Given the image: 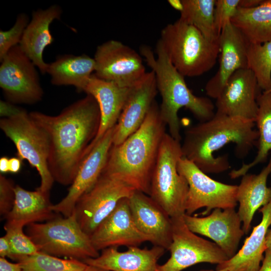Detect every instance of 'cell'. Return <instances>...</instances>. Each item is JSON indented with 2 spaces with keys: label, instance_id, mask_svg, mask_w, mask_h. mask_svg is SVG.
Here are the masks:
<instances>
[{
  "label": "cell",
  "instance_id": "1",
  "mask_svg": "<svg viewBox=\"0 0 271 271\" xmlns=\"http://www.w3.org/2000/svg\"><path fill=\"white\" fill-rule=\"evenodd\" d=\"M49 144L48 166L55 181L71 185L100 123L99 105L90 95L65 107L57 115L32 111Z\"/></svg>",
  "mask_w": 271,
  "mask_h": 271
},
{
  "label": "cell",
  "instance_id": "2",
  "mask_svg": "<svg viewBox=\"0 0 271 271\" xmlns=\"http://www.w3.org/2000/svg\"><path fill=\"white\" fill-rule=\"evenodd\" d=\"M253 120L215 112L210 119L199 122L184 132L183 157L206 174H219L228 170V155L214 156L225 145L235 144V155L243 158L257 144L258 132Z\"/></svg>",
  "mask_w": 271,
  "mask_h": 271
},
{
  "label": "cell",
  "instance_id": "3",
  "mask_svg": "<svg viewBox=\"0 0 271 271\" xmlns=\"http://www.w3.org/2000/svg\"><path fill=\"white\" fill-rule=\"evenodd\" d=\"M166 127L155 101L141 127L121 144L112 145L102 172L149 196Z\"/></svg>",
  "mask_w": 271,
  "mask_h": 271
},
{
  "label": "cell",
  "instance_id": "4",
  "mask_svg": "<svg viewBox=\"0 0 271 271\" xmlns=\"http://www.w3.org/2000/svg\"><path fill=\"white\" fill-rule=\"evenodd\" d=\"M156 52V57L150 47L142 46L140 48L141 54L155 74L158 90L162 97L160 106L161 118L168 126L170 136L180 142L179 110L185 107L199 122H203L214 115V105L209 98L197 96L192 93L184 76L172 64L160 40Z\"/></svg>",
  "mask_w": 271,
  "mask_h": 271
},
{
  "label": "cell",
  "instance_id": "5",
  "mask_svg": "<svg viewBox=\"0 0 271 271\" xmlns=\"http://www.w3.org/2000/svg\"><path fill=\"white\" fill-rule=\"evenodd\" d=\"M159 40L172 64L184 77L209 71L220 53L219 42L208 41L196 28L179 19L163 29Z\"/></svg>",
  "mask_w": 271,
  "mask_h": 271
},
{
  "label": "cell",
  "instance_id": "6",
  "mask_svg": "<svg viewBox=\"0 0 271 271\" xmlns=\"http://www.w3.org/2000/svg\"><path fill=\"white\" fill-rule=\"evenodd\" d=\"M183 156L180 142L166 132L152 174L149 196L171 218L183 216L186 212L189 186L177 170Z\"/></svg>",
  "mask_w": 271,
  "mask_h": 271
},
{
  "label": "cell",
  "instance_id": "7",
  "mask_svg": "<svg viewBox=\"0 0 271 271\" xmlns=\"http://www.w3.org/2000/svg\"><path fill=\"white\" fill-rule=\"evenodd\" d=\"M26 233L39 251L51 255L83 261L100 255L90 236L82 229L74 212L67 217L29 224Z\"/></svg>",
  "mask_w": 271,
  "mask_h": 271
},
{
  "label": "cell",
  "instance_id": "8",
  "mask_svg": "<svg viewBox=\"0 0 271 271\" xmlns=\"http://www.w3.org/2000/svg\"><path fill=\"white\" fill-rule=\"evenodd\" d=\"M0 128L15 145L17 157L27 160L38 171L41 178L38 188L50 192L55 181L49 169V144L44 131L24 109L12 116L1 118Z\"/></svg>",
  "mask_w": 271,
  "mask_h": 271
},
{
  "label": "cell",
  "instance_id": "9",
  "mask_svg": "<svg viewBox=\"0 0 271 271\" xmlns=\"http://www.w3.org/2000/svg\"><path fill=\"white\" fill-rule=\"evenodd\" d=\"M177 170L189 186L185 204L187 215H192L203 207L206 208L202 213L205 215L216 208L225 209L237 206L238 185L225 184L211 178L183 156L178 162Z\"/></svg>",
  "mask_w": 271,
  "mask_h": 271
},
{
  "label": "cell",
  "instance_id": "10",
  "mask_svg": "<svg viewBox=\"0 0 271 271\" xmlns=\"http://www.w3.org/2000/svg\"><path fill=\"white\" fill-rule=\"evenodd\" d=\"M135 191L121 180L102 172L76 204L74 212L83 231L90 236L118 202L129 198Z\"/></svg>",
  "mask_w": 271,
  "mask_h": 271
},
{
  "label": "cell",
  "instance_id": "11",
  "mask_svg": "<svg viewBox=\"0 0 271 271\" xmlns=\"http://www.w3.org/2000/svg\"><path fill=\"white\" fill-rule=\"evenodd\" d=\"M0 87L7 101L15 104H32L41 101L44 91L39 74L19 45L0 61Z\"/></svg>",
  "mask_w": 271,
  "mask_h": 271
},
{
  "label": "cell",
  "instance_id": "12",
  "mask_svg": "<svg viewBox=\"0 0 271 271\" xmlns=\"http://www.w3.org/2000/svg\"><path fill=\"white\" fill-rule=\"evenodd\" d=\"M171 219L172 242L169 249L171 255L165 263L159 265V271H182L199 263L218 264L229 259L215 242L192 232L183 216Z\"/></svg>",
  "mask_w": 271,
  "mask_h": 271
},
{
  "label": "cell",
  "instance_id": "13",
  "mask_svg": "<svg viewBox=\"0 0 271 271\" xmlns=\"http://www.w3.org/2000/svg\"><path fill=\"white\" fill-rule=\"evenodd\" d=\"M94 74L98 78L130 87L146 73L141 56L120 41L111 40L97 46Z\"/></svg>",
  "mask_w": 271,
  "mask_h": 271
},
{
  "label": "cell",
  "instance_id": "14",
  "mask_svg": "<svg viewBox=\"0 0 271 271\" xmlns=\"http://www.w3.org/2000/svg\"><path fill=\"white\" fill-rule=\"evenodd\" d=\"M114 126L104 134L85 157L67 195L59 202L53 205L54 212L65 217L70 216L79 199L96 182L104 170L113 145Z\"/></svg>",
  "mask_w": 271,
  "mask_h": 271
},
{
  "label": "cell",
  "instance_id": "15",
  "mask_svg": "<svg viewBox=\"0 0 271 271\" xmlns=\"http://www.w3.org/2000/svg\"><path fill=\"white\" fill-rule=\"evenodd\" d=\"M183 219L192 232L213 240L229 259L237 252L240 241L245 233L235 208H216L209 215L202 217L185 214Z\"/></svg>",
  "mask_w": 271,
  "mask_h": 271
},
{
  "label": "cell",
  "instance_id": "16",
  "mask_svg": "<svg viewBox=\"0 0 271 271\" xmlns=\"http://www.w3.org/2000/svg\"><path fill=\"white\" fill-rule=\"evenodd\" d=\"M260 88L248 68L237 70L228 79L216 99V112L255 121Z\"/></svg>",
  "mask_w": 271,
  "mask_h": 271
},
{
  "label": "cell",
  "instance_id": "17",
  "mask_svg": "<svg viewBox=\"0 0 271 271\" xmlns=\"http://www.w3.org/2000/svg\"><path fill=\"white\" fill-rule=\"evenodd\" d=\"M94 247L102 250L120 246H139L149 238L137 228L133 219L128 198L121 199L111 213L90 236Z\"/></svg>",
  "mask_w": 271,
  "mask_h": 271
},
{
  "label": "cell",
  "instance_id": "18",
  "mask_svg": "<svg viewBox=\"0 0 271 271\" xmlns=\"http://www.w3.org/2000/svg\"><path fill=\"white\" fill-rule=\"evenodd\" d=\"M154 72H146L131 86L116 125L113 145H117L136 132L143 123L158 93Z\"/></svg>",
  "mask_w": 271,
  "mask_h": 271
},
{
  "label": "cell",
  "instance_id": "19",
  "mask_svg": "<svg viewBox=\"0 0 271 271\" xmlns=\"http://www.w3.org/2000/svg\"><path fill=\"white\" fill-rule=\"evenodd\" d=\"M219 42V68L205 87L206 94L215 99L233 73L238 70L247 68V51L249 44L231 22L222 29Z\"/></svg>",
  "mask_w": 271,
  "mask_h": 271
},
{
  "label": "cell",
  "instance_id": "20",
  "mask_svg": "<svg viewBox=\"0 0 271 271\" xmlns=\"http://www.w3.org/2000/svg\"><path fill=\"white\" fill-rule=\"evenodd\" d=\"M130 212L139 230L153 246L169 250L172 242L171 218L150 196L135 191L128 198Z\"/></svg>",
  "mask_w": 271,
  "mask_h": 271
},
{
  "label": "cell",
  "instance_id": "21",
  "mask_svg": "<svg viewBox=\"0 0 271 271\" xmlns=\"http://www.w3.org/2000/svg\"><path fill=\"white\" fill-rule=\"evenodd\" d=\"M127 248L126 251H120L117 247H108L103 249L98 257L83 262L107 271H159L158 261L165 249L158 246L150 249L139 246Z\"/></svg>",
  "mask_w": 271,
  "mask_h": 271
},
{
  "label": "cell",
  "instance_id": "22",
  "mask_svg": "<svg viewBox=\"0 0 271 271\" xmlns=\"http://www.w3.org/2000/svg\"><path fill=\"white\" fill-rule=\"evenodd\" d=\"M130 88L99 79L94 74L91 76L83 92L96 100L100 112V123L97 134L90 145L86 155L104 134L116 125Z\"/></svg>",
  "mask_w": 271,
  "mask_h": 271
},
{
  "label": "cell",
  "instance_id": "23",
  "mask_svg": "<svg viewBox=\"0 0 271 271\" xmlns=\"http://www.w3.org/2000/svg\"><path fill=\"white\" fill-rule=\"evenodd\" d=\"M61 14V8L57 5L34 11L19 44L23 52L43 74L46 73L48 64L43 59L44 51L54 41L50 25L54 20L59 19Z\"/></svg>",
  "mask_w": 271,
  "mask_h": 271
},
{
  "label": "cell",
  "instance_id": "24",
  "mask_svg": "<svg viewBox=\"0 0 271 271\" xmlns=\"http://www.w3.org/2000/svg\"><path fill=\"white\" fill-rule=\"evenodd\" d=\"M262 214L260 222L245 240L241 248L236 254L217 265L216 270L226 269L228 271H257L263 259V253L266 249V236L271 225V199L258 209Z\"/></svg>",
  "mask_w": 271,
  "mask_h": 271
},
{
  "label": "cell",
  "instance_id": "25",
  "mask_svg": "<svg viewBox=\"0 0 271 271\" xmlns=\"http://www.w3.org/2000/svg\"><path fill=\"white\" fill-rule=\"evenodd\" d=\"M270 171L271 156L266 166L258 174H245L242 176L238 185L236 199L239 208L237 213L245 234L250 230L255 212L271 199V187H268L266 185Z\"/></svg>",
  "mask_w": 271,
  "mask_h": 271
},
{
  "label": "cell",
  "instance_id": "26",
  "mask_svg": "<svg viewBox=\"0 0 271 271\" xmlns=\"http://www.w3.org/2000/svg\"><path fill=\"white\" fill-rule=\"evenodd\" d=\"M15 199L11 211L5 216L7 222L22 225L48 221L58 217L52 209L50 192L38 188L28 191L17 185L15 188Z\"/></svg>",
  "mask_w": 271,
  "mask_h": 271
},
{
  "label": "cell",
  "instance_id": "27",
  "mask_svg": "<svg viewBox=\"0 0 271 271\" xmlns=\"http://www.w3.org/2000/svg\"><path fill=\"white\" fill-rule=\"evenodd\" d=\"M95 68L94 58L86 54H65L48 64L46 73L50 76L52 84L71 85L83 92Z\"/></svg>",
  "mask_w": 271,
  "mask_h": 271
},
{
  "label": "cell",
  "instance_id": "28",
  "mask_svg": "<svg viewBox=\"0 0 271 271\" xmlns=\"http://www.w3.org/2000/svg\"><path fill=\"white\" fill-rule=\"evenodd\" d=\"M231 22L249 43L271 41V0L253 8L239 7Z\"/></svg>",
  "mask_w": 271,
  "mask_h": 271
},
{
  "label": "cell",
  "instance_id": "29",
  "mask_svg": "<svg viewBox=\"0 0 271 271\" xmlns=\"http://www.w3.org/2000/svg\"><path fill=\"white\" fill-rule=\"evenodd\" d=\"M257 104L255 119L258 132L256 155L252 162L244 163L239 168L232 170L229 173L231 179L243 176L255 166L265 162L271 151V92L263 91L261 93L257 98Z\"/></svg>",
  "mask_w": 271,
  "mask_h": 271
},
{
  "label": "cell",
  "instance_id": "30",
  "mask_svg": "<svg viewBox=\"0 0 271 271\" xmlns=\"http://www.w3.org/2000/svg\"><path fill=\"white\" fill-rule=\"evenodd\" d=\"M183 10L179 18L196 28L211 42H218L219 36L214 27L216 0H182Z\"/></svg>",
  "mask_w": 271,
  "mask_h": 271
},
{
  "label": "cell",
  "instance_id": "31",
  "mask_svg": "<svg viewBox=\"0 0 271 271\" xmlns=\"http://www.w3.org/2000/svg\"><path fill=\"white\" fill-rule=\"evenodd\" d=\"M247 64L260 89L268 91L271 88V41L263 44L249 43Z\"/></svg>",
  "mask_w": 271,
  "mask_h": 271
},
{
  "label": "cell",
  "instance_id": "32",
  "mask_svg": "<svg viewBox=\"0 0 271 271\" xmlns=\"http://www.w3.org/2000/svg\"><path fill=\"white\" fill-rule=\"evenodd\" d=\"M22 271H83L87 264L82 261L63 259L41 251L21 259Z\"/></svg>",
  "mask_w": 271,
  "mask_h": 271
},
{
  "label": "cell",
  "instance_id": "33",
  "mask_svg": "<svg viewBox=\"0 0 271 271\" xmlns=\"http://www.w3.org/2000/svg\"><path fill=\"white\" fill-rule=\"evenodd\" d=\"M22 225L6 222L5 235L8 238L13 253V260L18 262L21 259L39 251L38 248L23 231Z\"/></svg>",
  "mask_w": 271,
  "mask_h": 271
},
{
  "label": "cell",
  "instance_id": "34",
  "mask_svg": "<svg viewBox=\"0 0 271 271\" xmlns=\"http://www.w3.org/2000/svg\"><path fill=\"white\" fill-rule=\"evenodd\" d=\"M30 21L25 13L19 14L14 25L8 30L0 31V61L14 47L19 45Z\"/></svg>",
  "mask_w": 271,
  "mask_h": 271
},
{
  "label": "cell",
  "instance_id": "35",
  "mask_svg": "<svg viewBox=\"0 0 271 271\" xmlns=\"http://www.w3.org/2000/svg\"><path fill=\"white\" fill-rule=\"evenodd\" d=\"M240 0H216L214 11L215 30L220 36L224 26L231 22L235 16Z\"/></svg>",
  "mask_w": 271,
  "mask_h": 271
},
{
  "label": "cell",
  "instance_id": "36",
  "mask_svg": "<svg viewBox=\"0 0 271 271\" xmlns=\"http://www.w3.org/2000/svg\"><path fill=\"white\" fill-rule=\"evenodd\" d=\"M13 181L0 175V213L5 217L12 210L15 199Z\"/></svg>",
  "mask_w": 271,
  "mask_h": 271
},
{
  "label": "cell",
  "instance_id": "37",
  "mask_svg": "<svg viewBox=\"0 0 271 271\" xmlns=\"http://www.w3.org/2000/svg\"><path fill=\"white\" fill-rule=\"evenodd\" d=\"M23 109L7 100H0V116L2 118L12 116Z\"/></svg>",
  "mask_w": 271,
  "mask_h": 271
},
{
  "label": "cell",
  "instance_id": "38",
  "mask_svg": "<svg viewBox=\"0 0 271 271\" xmlns=\"http://www.w3.org/2000/svg\"><path fill=\"white\" fill-rule=\"evenodd\" d=\"M0 256L2 257H6L12 259L13 253L10 242L4 235L0 238Z\"/></svg>",
  "mask_w": 271,
  "mask_h": 271
},
{
  "label": "cell",
  "instance_id": "39",
  "mask_svg": "<svg viewBox=\"0 0 271 271\" xmlns=\"http://www.w3.org/2000/svg\"><path fill=\"white\" fill-rule=\"evenodd\" d=\"M0 271H22V268L19 262L13 263L0 257Z\"/></svg>",
  "mask_w": 271,
  "mask_h": 271
},
{
  "label": "cell",
  "instance_id": "40",
  "mask_svg": "<svg viewBox=\"0 0 271 271\" xmlns=\"http://www.w3.org/2000/svg\"><path fill=\"white\" fill-rule=\"evenodd\" d=\"M22 161L18 157L9 158V172L14 174L18 173L21 169Z\"/></svg>",
  "mask_w": 271,
  "mask_h": 271
},
{
  "label": "cell",
  "instance_id": "41",
  "mask_svg": "<svg viewBox=\"0 0 271 271\" xmlns=\"http://www.w3.org/2000/svg\"><path fill=\"white\" fill-rule=\"evenodd\" d=\"M262 265L257 271H271V251L265 250Z\"/></svg>",
  "mask_w": 271,
  "mask_h": 271
},
{
  "label": "cell",
  "instance_id": "42",
  "mask_svg": "<svg viewBox=\"0 0 271 271\" xmlns=\"http://www.w3.org/2000/svg\"><path fill=\"white\" fill-rule=\"evenodd\" d=\"M262 2V0H240L239 7L243 8H253L260 5Z\"/></svg>",
  "mask_w": 271,
  "mask_h": 271
},
{
  "label": "cell",
  "instance_id": "43",
  "mask_svg": "<svg viewBox=\"0 0 271 271\" xmlns=\"http://www.w3.org/2000/svg\"><path fill=\"white\" fill-rule=\"evenodd\" d=\"M0 172L1 174L9 172V158L6 156L0 158Z\"/></svg>",
  "mask_w": 271,
  "mask_h": 271
},
{
  "label": "cell",
  "instance_id": "44",
  "mask_svg": "<svg viewBox=\"0 0 271 271\" xmlns=\"http://www.w3.org/2000/svg\"><path fill=\"white\" fill-rule=\"evenodd\" d=\"M168 2L176 10L179 11L180 12L182 11L183 6L182 0H169Z\"/></svg>",
  "mask_w": 271,
  "mask_h": 271
},
{
  "label": "cell",
  "instance_id": "45",
  "mask_svg": "<svg viewBox=\"0 0 271 271\" xmlns=\"http://www.w3.org/2000/svg\"><path fill=\"white\" fill-rule=\"evenodd\" d=\"M265 244L266 250L271 251V229L268 230L266 234Z\"/></svg>",
  "mask_w": 271,
  "mask_h": 271
},
{
  "label": "cell",
  "instance_id": "46",
  "mask_svg": "<svg viewBox=\"0 0 271 271\" xmlns=\"http://www.w3.org/2000/svg\"><path fill=\"white\" fill-rule=\"evenodd\" d=\"M83 271H107V270L101 269L100 268H99V267L93 266V265L87 264V267L85 268V269Z\"/></svg>",
  "mask_w": 271,
  "mask_h": 271
},
{
  "label": "cell",
  "instance_id": "47",
  "mask_svg": "<svg viewBox=\"0 0 271 271\" xmlns=\"http://www.w3.org/2000/svg\"><path fill=\"white\" fill-rule=\"evenodd\" d=\"M201 271H228L227 269H221V270H201Z\"/></svg>",
  "mask_w": 271,
  "mask_h": 271
},
{
  "label": "cell",
  "instance_id": "48",
  "mask_svg": "<svg viewBox=\"0 0 271 271\" xmlns=\"http://www.w3.org/2000/svg\"><path fill=\"white\" fill-rule=\"evenodd\" d=\"M269 91L271 92V88L268 91Z\"/></svg>",
  "mask_w": 271,
  "mask_h": 271
},
{
  "label": "cell",
  "instance_id": "49",
  "mask_svg": "<svg viewBox=\"0 0 271 271\" xmlns=\"http://www.w3.org/2000/svg\"><path fill=\"white\" fill-rule=\"evenodd\" d=\"M270 177H271V171H270Z\"/></svg>",
  "mask_w": 271,
  "mask_h": 271
}]
</instances>
